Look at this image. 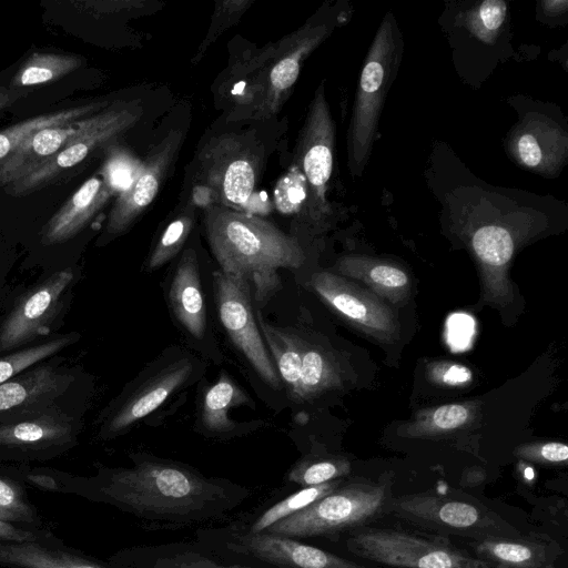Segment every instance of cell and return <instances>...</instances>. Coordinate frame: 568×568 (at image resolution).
I'll return each mask as SVG.
<instances>
[{"mask_svg":"<svg viewBox=\"0 0 568 568\" xmlns=\"http://www.w3.org/2000/svg\"><path fill=\"white\" fill-rule=\"evenodd\" d=\"M97 491L145 529L169 530L224 519L253 494L229 479L148 455L134 456L132 467L104 469Z\"/></svg>","mask_w":568,"mask_h":568,"instance_id":"1","label":"cell"},{"mask_svg":"<svg viewBox=\"0 0 568 568\" xmlns=\"http://www.w3.org/2000/svg\"><path fill=\"white\" fill-rule=\"evenodd\" d=\"M204 229L221 271L253 284L263 304L280 288V268H297L304 262L300 243L274 224L222 205H210Z\"/></svg>","mask_w":568,"mask_h":568,"instance_id":"2","label":"cell"},{"mask_svg":"<svg viewBox=\"0 0 568 568\" xmlns=\"http://www.w3.org/2000/svg\"><path fill=\"white\" fill-rule=\"evenodd\" d=\"M328 33L326 23H307L237 62L226 80L234 106L256 119L275 114L294 87L302 63Z\"/></svg>","mask_w":568,"mask_h":568,"instance_id":"3","label":"cell"},{"mask_svg":"<svg viewBox=\"0 0 568 568\" xmlns=\"http://www.w3.org/2000/svg\"><path fill=\"white\" fill-rule=\"evenodd\" d=\"M81 276L77 264L30 284H10L0 312V356L59 334Z\"/></svg>","mask_w":568,"mask_h":568,"instance_id":"4","label":"cell"},{"mask_svg":"<svg viewBox=\"0 0 568 568\" xmlns=\"http://www.w3.org/2000/svg\"><path fill=\"white\" fill-rule=\"evenodd\" d=\"M403 42L388 12L369 47L362 68L348 130V166L354 178L364 171L375 138L384 101L397 73Z\"/></svg>","mask_w":568,"mask_h":568,"instance_id":"5","label":"cell"},{"mask_svg":"<svg viewBox=\"0 0 568 568\" xmlns=\"http://www.w3.org/2000/svg\"><path fill=\"white\" fill-rule=\"evenodd\" d=\"M393 493L390 483L351 480L305 509L274 524L267 534L294 539L339 540L348 531L387 515Z\"/></svg>","mask_w":568,"mask_h":568,"instance_id":"6","label":"cell"},{"mask_svg":"<svg viewBox=\"0 0 568 568\" xmlns=\"http://www.w3.org/2000/svg\"><path fill=\"white\" fill-rule=\"evenodd\" d=\"M194 539L214 555L256 568H382L361 564L300 539L229 527L199 528Z\"/></svg>","mask_w":568,"mask_h":568,"instance_id":"7","label":"cell"},{"mask_svg":"<svg viewBox=\"0 0 568 568\" xmlns=\"http://www.w3.org/2000/svg\"><path fill=\"white\" fill-rule=\"evenodd\" d=\"M345 549L384 568H493L450 538L362 526L344 535Z\"/></svg>","mask_w":568,"mask_h":568,"instance_id":"8","label":"cell"},{"mask_svg":"<svg viewBox=\"0 0 568 568\" xmlns=\"http://www.w3.org/2000/svg\"><path fill=\"white\" fill-rule=\"evenodd\" d=\"M387 515L430 535L447 538L454 536L462 540L516 538L524 535L516 526L479 503L430 491L393 495Z\"/></svg>","mask_w":568,"mask_h":568,"instance_id":"9","label":"cell"},{"mask_svg":"<svg viewBox=\"0 0 568 568\" xmlns=\"http://www.w3.org/2000/svg\"><path fill=\"white\" fill-rule=\"evenodd\" d=\"M261 166V150L244 135L212 138L196 158L194 192L202 193L194 201L240 211L254 192Z\"/></svg>","mask_w":568,"mask_h":568,"instance_id":"10","label":"cell"},{"mask_svg":"<svg viewBox=\"0 0 568 568\" xmlns=\"http://www.w3.org/2000/svg\"><path fill=\"white\" fill-rule=\"evenodd\" d=\"M81 369L60 354L0 385V423L30 419L52 406L82 398Z\"/></svg>","mask_w":568,"mask_h":568,"instance_id":"11","label":"cell"},{"mask_svg":"<svg viewBox=\"0 0 568 568\" xmlns=\"http://www.w3.org/2000/svg\"><path fill=\"white\" fill-rule=\"evenodd\" d=\"M83 405L82 397L30 419L0 423V459H45L69 450L82 432Z\"/></svg>","mask_w":568,"mask_h":568,"instance_id":"12","label":"cell"},{"mask_svg":"<svg viewBox=\"0 0 568 568\" xmlns=\"http://www.w3.org/2000/svg\"><path fill=\"white\" fill-rule=\"evenodd\" d=\"M213 286L216 310L226 333L256 373L270 386L278 388L281 378L255 321L250 284L220 270L213 274Z\"/></svg>","mask_w":568,"mask_h":568,"instance_id":"13","label":"cell"},{"mask_svg":"<svg viewBox=\"0 0 568 568\" xmlns=\"http://www.w3.org/2000/svg\"><path fill=\"white\" fill-rule=\"evenodd\" d=\"M335 124L323 84L312 100L297 146V164L308 189V210L314 216L328 212L326 199L333 170Z\"/></svg>","mask_w":568,"mask_h":568,"instance_id":"14","label":"cell"},{"mask_svg":"<svg viewBox=\"0 0 568 568\" xmlns=\"http://www.w3.org/2000/svg\"><path fill=\"white\" fill-rule=\"evenodd\" d=\"M311 286L316 294L351 324L383 341L397 331L393 311L372 292L329 272L315 273Z\"/></svg>","mask_w":568,"mask_h":568,"instance_id":"15","label":"cell"},{"mask_svg":"<svg viewBox=\"0 0 568 568\" xmlns=\"http://www.w3.org/2000/svg\"><path fill=\"white\" fill-rule=\"evenodd\" d=\"M113 195L103 178L87 180L38 232L42 255L30 267L39 266L41 273L47 272L54 253L74 242Z\"/></svg>","mask_w":568,"mask_h":568,"instance_id":"16","label":"cell"},{"mask_svg":"<svg viewBox=\"0 0 568 568\" xmlns=\"http://www.w3.org/2000/svg\"><path fill=\"white\" fill-rule=\"evenodd\" d=\"M139 118V106L134 103H115L113 112L104 122L69 142L26 176L8 184L10 193L21 195L42 187L61 172L81 163L92 151L133 126Z\"/></svg>","mask_w":568,"mask_h":568,"instance_id":"17","label":"cell"},{"mask_svg":"<svg viewBox=\"0 0 568 568\" xmlns=\"http://www.w3.org/2000/svg\"><path fill=\"white\" fill-rule=\"evenodd\" d=\"M181 140L182 132L174 130L151 150L136 178L118 194L105 224L108 236L124 233L153 202L179 152Z\"/></svg>","mask_w":568,"mask_h":568,"instance_id":"18","label":"cell"},{"mask_svg":"<svg viewBox=\"0 0 568 568\" xmlns=\"http://www.w3.org/2000/svg\"><path fill=\"white\" fill-rule=\"evenodd\" d=\"M192 373L190 361L173 363L141 384L118 397L100 415L98 437L111 439L123 434L135 422L156 409Z\"/></svg>","mask_w":568,"mask_h":568,"instance_id":"19","label":"cell"},{"mask_svg":"<svg viewBox=\"0 0 568 568\" xmlns=\"http://www.w3.org/2000/svg\"><path fill=\"white\" fill-rule=\"evenodd\" d=\"M463 547L493 568H566L567 550L546 534L516 538L462 540Z\"/></svg>","mask_w":568,"mask_h":568,"instance_id":"20","label":"cell"},{"mask_svg":"<svg viewBox=\"0 0 568 568\" xmlns=\"http://www.w3.org/2000/svg\"><path fill=\"white\" fill-rule=\"evenodd\" d=\"M114 106H106L98 113L65 124L42 129L29 136L0 165V185H8L36 170L69 142L104 122Z\"/></svg>","mask_w":568,"mask_h":568,"instance_id":"21","label":"cell"},{"mask_svg":"<svg viewBox=\"0 0 568 568\" xmlns=\"http://www.w3.org/2000/svg\"><path fill=\"white\" fill-rule=\"evenodd\" d=\"M112 561L115 568H256L219 557L195 539L134 546Z\"/></svg>","mask_w":568,"mask_h":568,"instance_id":"22","label":"cell"},{"mask_svg":"<svg viewBox=\"0 0 568 568\" xmlns=\"http://www.w3.org/2000/svg\"><path fill=\"white\" fill-rule=\"evenodd\" d=\"M510 150L523 166L550 174L565 161L566 138L559 128L534 119L516 130Z\"/></svg>","mask_w":568,"mask_h":568,"instance_id":"23","label":"cell"},{"mask_svg":"<svg viewBox=\"0 0 568 568\" xmlns=\"http://www.w3.org/2000/svg\"><path fill=\"white\" fill-rule=\"evenodd\" d=\"M169 300L175 317L196 339L206 328V310L195 252L186 250L173 275Z\"/></svg>","mask_w":568,"mask_h":568,"instance_id":"24","label":"cell"},{"mask_svg":"<svg viewBox=\"0 0 568 568\" xmlns=\"http://www.w3.org/2000/svg\"><path fill=\"white\" fill-rule=\"evenodd\" d=\"M345 480L337 479L321 485L300 487L296 491L274 503L262 504L227 521L233 529L260 534L274 524L305 509L316 500L339 487Z\"/></svg>","mask_w":568,"mask_h":568,"instance_id":"25","label":"cell"},{"mask_svg":"<svg viewBox=\"0 0 568 568\" xmlns=\"http://www.w3.org/2000/svg\"><path fill=\"white\" fill-rule=\"evenodd\" d=\"M337 267L342 274L364 282L376 294L392 302H399L408 293V275L389 262L346 256L338 262Z\"/></svg>","mask_w":568,"mask_h":568,"instance_id":"26","label":"cell"},{"mask_svg":"<svg viewBox=\"0 0 568 568\" xmlns=\"http://www.w3.org/2000/svg\"><path fill=\"white\" fill-rule=\"evenodd\" d=\"M257 324L280 378L291 397L296 398L304 339L290 329L266 323L261 316Z\"/></svg>","mask_w":568,"mask_h":568,"instance_id":"27","label":"cell"},{"mask_svg":"<svg viewBox=\"0 0 568 568\" xmlns=\"http://www.w3.org/2000/svg\"><path fill=\"white\" fill-rule=\"evenodd\" d=\"M108 101L92 102L68 108L52 113L41 114L0 131V165L36 132L87 118L108 106Z\"/></svg>","mask_w":568,"mask_h":568,"instance_id":"28","label":"cell"},{"mask_svg":"<svg viewBox=\"0 0 568 568\" xmlns=\"http://www.w3.org/2000/svg\"><path fill=\"white\" fill-rule=\"evenodd\" d=\"M246 394L226 374L211 386L203 400L202 422L213 433H226L233 428L227 414L230 408L246 403Z\"/></svg>","mask_w":568,"mask_h":568,"instance_id":"29","label":"cell"},{"mask_svg":"<svg viewBox=\"0 0 568 568\" xmlns=\"http://www.w3.org/2000/svg\"><path fill=\"white\" fill-rule=\"evenodd\" d=\"M81 335L72 331L59 333L49 339L0 356V385L32 365L61 354L74 345Z\"/></svg>","mask_w":568,"mask_h":568,"instance_id":"30","label":"cell"},{"mask_svg":"<svg viewBox=\"0 0 568 568\" xmlns=\"http://www.w3.org/2000/svg\"><path fill=\"white\" fill-rule=\"evenodd\" d=\"M0 561L21 568H110L90 559L73 558L28 542L0 545Z\"/></svg>","mask_w":568,"mask_h":568,"instance_id":"31","label":"cell"},{"mask_svg":"<svg viewBox=\"0 0 568 568\" xmlns=\"http://www.w3.org/2000/svg\"><path fill=\"white\" fill-rule=\"evenodd\" d=\"M82 64V59L73 54L34 52L12 78L16 88L31 87L55 81Z\"/></svg>","mask_w":568,"mask_h":568,"instance_id":"32","label":"cell"},{"mask_svg":"<svg viewBox=\"0 0 568 568\" xmlns=\"http://www.w3.org/2000/svg\"><path fill=\"white\" fill-rule=\"evenodd\" d=\"M349 473L351 464L344 457L311 453L288 469L284 480L298 487H308L344 479Z\"/></svg>","mask_w":568,"mask_h":568,"instance_id":"33","label":"cell"},{"mask_svg":"<svg viewBox=\"0 0 568 568\" xmlns=\"http://www.w3.org/2000/svg\"><path fill=\"white\" fill-rule=\"evenodd\" d=\"M336 371L331 358L317 346L304 341L296 398L307 399L336 384Z\"/></svg>","mask_w":568,"mask_h":568,"instance_id":"34","label":"cell"},{"mask_svg":"<svg viewBox=\"0 0 568 568\" xmlns=\"http://www.w3.org/2000/svg\"><path fill=\"white\" fill-rule=\"evenodd\" d=\"M471 244L480 262L490 270H504L514 253L511 235L497 225L478 229L473 235Z\"/></svg>","mask_w":568,"mask_h":568,"instance_id":"35","label":"cell"},{"mask_svg":"<svg viewBox=\"0 0 568 568\" xmlns=\"http://www.w3.org/2000/svg\"><path fill=\"white\" fill-rule=\"evenodd\" d=\"M194 224L193 203L186 205L165 227L153 247L149 270H156L173 258L184 245Z\"/></svg>","mask_w":568,"mask_h":568,"instance_id":"36","label":"cell"},{"mask_svg":"<svg viewBox=\"0 0 568 568\" xmlns=\"http://www.w3.org/2000/svg\"><path fill=\"white\" fill-rule=\"evenodd\" d=\"M274 204L278 212L285 215H294L308 209V189L301 170L293 164L283 174L274 187Z\"/></svg>","mask_w":568,"mask_h":568,"instance_id":"37","label":"cell"},{"mask_svg":"<svg viewBox=\"0 0 568 568\" xmlns=\"http://www.w3.org/2000/svg\"><path fill=\"white\" fill-rule=\"evenodd\" d=\"M143 163L144 160L139 159L129 150L113 149L104 162L102 178L114 194H120L133 182Z\"/></svg>","mask_w":568,"mask_h":568,"instance_id":"38","label":"cell"},{"mask_svg":"<svg viewBox=\"0 0 568 568\" xmlns=\"http://www.w3.org/2000/svg\"><path fill=\"white\" fill-rule=\"evenodd\" d=\"M507 14V4L501 0H486L471 13L470 29L485 41L496 36Z\"/></svg>","mask_w":568,"mask_h":568,"instance_id":"39","label":"cell"},{"mask_svg":"<svg viewBox=\"0 0 568 568\" xmlns=\"http://www.w3.org/2000/svg\"><path fill=\"white\" fill-rule=\"evenodd\" d=\"M470 417L469 407L463 404H448L434 409L426 419L422 433H443L462 427Z\"/></svg>","mask_w":568,"mask_h":568,"instance_id":"40","label":"cell"},{"mask_svg":"<svg viewBox=\"0 0 568 568\" xmlns=\"http://www.w3.org/2000/svg\"><path fill=\"white\" fill-rule=\"evenodd\" d=\"M516 455L521 459L537 464L560 465L567 462L568 447L566 444L558 442L530 444L518 447Z\"/></svg>","mask_w":568,"mask_h":568,"instance_id":"41","label":"cell"},{"mask_svg":"<svg viewBox=\"0 0 568 568\" xmlns=\"http://www.w3.org/2000/svg\"><path fill=\"white\" fill-rule=\"evenodd\" d=\"M27 507L23 504L16 484L7 476L0 474V518L18 519L27 517Z\"/></svg>","mask_w":568,"mask_h":568,"instance_id":"42","label":"cell"},{"mask_svg":"<svg viewBox=\"0 0 568 568\" xmlns=\"http://www.w3.org/2000/svg\"><path fill=\"white\" fill-rule=\"evenodd\" d=\"M13 260L8 254H3L0 251V312L7 292L10 286L9 277L12 268Z\"/></svg>","mask_w":568,"mask_h":568,"instance_id":"43","label":"cell"},{"mask_svg":"<svg viewBox=\"0 0 568 568\" xmlns=\"http://www.w3.org/2000/svg\"><path fill=\"white\" fill-rule=\"evenodd\" d=\"M28 538V535L20 532L13 526L7 524L4 519L0 518V539L23 541Z\"/></svg>","mask_w":568,"mask_h":568,"instance_id":"44","label":"cell"},{"mask_svg":"<svg viewBox=\"0 0 568 568\" xmlns=\"http://www.w3.org/2000/svg\"><path fill=\"white\" fill-rule=\"evenodd\" d=\"M23 95L24 93L18 91V89L0 88V110L9 106Z\"/></svg>","mask_w":568,"mask_h":568,"instance_id":"45","label":"cell"},{"mask_svg":"<svg viewBox=\"0 0 568 568\" xmlns=\"http://www.w3.org/2000/svg\"><path fill=\"white\" fill-rule=\"evenodd\" d=\"M545 10L548 14H559L564 11H566L568 2L566 0H559V1H546L544 2Z\"/></svg>","mask_w":568,"mask_h":568,"instance_id":"46","label":"cell"}]
</instances>
